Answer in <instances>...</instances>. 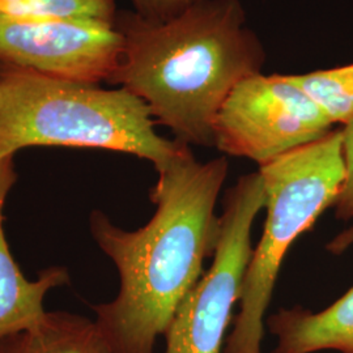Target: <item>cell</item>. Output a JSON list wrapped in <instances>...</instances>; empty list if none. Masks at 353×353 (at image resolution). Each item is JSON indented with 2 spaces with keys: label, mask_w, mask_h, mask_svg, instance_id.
Masks as SVG:
<instances>
[{
  "label": "cell",
  "mask_w": 353,
  "mask_h": 353,
  "mask_svg": "<svg viewBox=\"0 0 353 353\" xmlns=\"http://www.w3.org/2000/svg\"><path fill=\"white\" fill-rule=\"evenodd\" d=\"M17 181V172L14 168V154L0 152V224H3V208L10 191Z\"/></svg>",
  "instance_id": "15"
},
{
  "label": "cell",
  "mask_w": 353,
  "mask_h": 353,
  "mask_svg": "<svg viewBox=\"0 0 353 353\" xmlns=\"http://www.w3.org/2000/svg\"><path fill=\"white\" fill-rule=\"evenodd\" d=\"M0 353H113L94 319L46 312L34 325L0 341Z\"/></svg>",
  "instance_id": "10"
},
{
  "label": "cell",
  "mask_w": 353,
  "mask_h": 353,
  "mask_svg": "<svg viewBox=\"0 0 353 353\" xmlns=\"http://www.w3.org/2000/svg\"><path fill=\"white\" fill-rule=\"evenodd\" d=\"M147 103L125 88L105 89L0 64V152L67 147L121 152L156 170L190 145L156 131Z\"/></svg>",
  "instance_id": "3"
},
{
  "label": "cell",
  "mask_w": 353,
  "mask_h": 353,
  "mask_svg": "<svg viewBox=\"0 0 353 353\" xmlns=\"http://www.w3.org/2000/svg\"><path fill=\"white\" fill-rule=\"evenodd\" d=\"M352 245L353 225L338 234L326 249L341 254ZM267 326L278 341L272 353H353V287L316 313L301 306L280 309L268 316Z\"/></svg>",
  "instance_id": "8"
},
{
  "label": "cell",
  "mask_w": 353,
  "mask_h": 353,
  "mask_svg": "<svg viewBox=\"0 0 353 353\" xmlns=\"http://www.w3.org/2000/svg\"><path fill=\"white\" fill-rule=\"evenodd\" d=\"M123 51L114 24L0 13V64L89 84L110 83Z\"/></svg>",
  "instance_id": "7"
},
{
  "label": "cell",
  "mask_w": 353,
  "mask_h": 353,
  "mask_svg": "<svg viewBox=\"0 0 353 353\" xmlns=\"http://www.w3.org/2000/svg\"><path fill=\"white\" fill-rule=\"evenodd\" d=\"M265 191V223L252 250L242 290L240 312L227 338L224 353H262L265 316L284 258L319 216L332 208L341 192L345 164L343 130L259 166Z\"/></svg>",
  "instance_id": "4"
},
{
  "label": "cell",
  "mask_w": 353,
  "mask_h": 353,
  "mask_svg": "<svg viewBox=\"0 0 353 353\" xmlns=\"http://www.w3.org/2000/svg\"><path fill=\"white\" fill-rule=\"evenodd\" d=\"M123 38L110 84L138 96L186 145L214 147V119L233 88L263 72L265 50L241 0H199L168 21L118 11Z\"/></svg>",
  "instance_id": "2"
},
{
  "label": "cell",
  "mask_w": 353,
  "mask_h": 353,
  "mask_svg": "<svg viewBox=\"0 0 353 353\" xmlns=\"http://www.w3.org/2000/svg\"><path fill=\"white\" fill-rule=\"evenodd\" d=\"M199 0H130L134 12L150 21H168Z\"/></svg>",
  "instance_id": "14"
},
{
  "label": "cell",
  "mask_w": 353,
  "mask_h": 353,
  "mask_svg": "<svg viewBox=\"0 0 353 353\" xmlns=\"http://www.w3.org/2000/svg\"><path fill=\"white\" fill-rule=\"evenodd\" d=\"M68 281V271L62 265L45 268L34 280L26 278L0 224V341L38 322L48 312L43 306L48 293Z\"/></svg>",
  "instance_id": "9"
},
{
  "label": "cell",
  "mask_w": 353,
  "mask_h": 353,
  "mask_svg": "<svg viewBox=\"0 0 353 353\" xmlns=\"http://www.w3.org/2000/svg\"><path fill=\"white\" fill-rule=\"evenodd\" d=\"M115 0H0V13L19 16L83 17L114 24Z\"/></svg>",
  "instance_id": "12"
},
{
  "label": "cell",
  "mask_w": 353,
  "mask_h": 353,
  "mask_svg": "<svg viewBox=\"0 0 353 353\" xmlns=\"http://www.w3.org/2000/svg\"><path fill=\"white\" fill-rule=\"evenodd\" d=\"M292 80L316 102L330 121L345 126L353 119V63L306 74Z\"/></svg>",
  "instance_id": "11"
},
{
  "label": "cell",
  "mask_w": 353,
  "mask_h": 353,
  "mask_svg": "<svg viewBox=\"0 0 353 353\" xmlns=\"http://www.w3.org/2000/svg\"><path fill=\"white\" fill-rule=\"evenodd\" d=\"M265 204L258 172L228 189L212 263L178 306L165 332V353H223L252 258V227Z\"/></svg>",
  "instance_id": "5"
},
{
  "label": "cell",
  "mask_w": 353,
  "mask_h": 353,
  "mask_svg": "<svg viewBox=\"0 0 353 353\" xmlns=\"http://www.w3.org/2000/svg\"><path fill=\"white\" fill-rule=\"evenodd\" d=\"M334 128L290 75L249 76L229 93L214 119V147L265 164Z\"/></svg>",
  "instance_id": "6"
},
{
  "label": "cell",
  "mask_w": 353,
  "mask_h": 353,
  "mask_svg": "<svg viewBox=\"0 0 353 353\" xmlns=\"http://www.w3.org/2000/svg\"><path fill=\"white\" fill-rule=\"evenodd\" d=\"M228 160L199 163L191 147L156 170L150 191L154 214L144 227L126 230L93 211V240L119 274L110 303L92 306L113 353H154L178 306L202 278L220 237L216 205L228 176Z\"/></svg>",
  "instance_id": "1"
},
{
  "label": "cell",
  "mask_w": 353,
  "mask_h": 353,
  "mask_svg": "<svg viewBox=\"0 0 353 353\" xmlns=\"http://www.w3.org/2000/svg\"><path fill=\"white\" fill-rule=\"evenodd\" d=\"M341 130L345 178L332 208L338 220L348 221L353 217V119L345 126L341 127Z\"/></svg>",
  "instance_id": "13"
}]
</instances>
